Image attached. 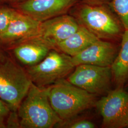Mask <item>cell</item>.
I'll use <instances>...</instances> for the list:
<instances>
[{
	"instance_id": "cell-4",
	"label": "cell",
	"mask_w": 128,
	"mask_h": 128,
	"mask_svg": "<svg viewBox=\"0 0 128 128\" xmlns=\"http://www.w3.org/2000/svg\"><path fill=\"white\" fill-rule=\"evenodd\" d=\"M32 82L26 69L8 55L0 61V98L17 112Z\"/></svg>"
},
{
	"instance_id": "cell-2",
	"label": "cell",
	"mask_w": 128,
	"mask_h": 128,
	"mask_svg": "<svg viewBox=\"0 0 128 128\" xmlns=\"http://www.w3.org/2000/svg\"><path fill=\"white\" fill-rule=\"evenodd\" d=\"M17 114L20 128H52L62 121L51 105L48 86L40 87L32 82Z\"/></svg>"
},
{
	"instance_id": "cell-7",
	"label": "cell",
	"mask_w": 128,
	"mask_h": 128,
	"mask_svg": "<svg viewBox=\"0 0 128 128\" xmlns=\"http://www.w3.org/2000/svg\"><path fill=\"white\" fill-rule=\"evenodd\" d=\"M66 79L92 94L105 95L110 90L112 76L110 66L81 64L74 68Z\"/></svg>"
},
{
	"instance_id": "cell-6",
	"label": "cell",
	"mask_w": 128,
	"mask_h": 128,
	"mask_svg": "<svg viewBox=\"0 0 128 128\" xmlns=\"http://www.w3.org/2000/svg\"><path fill=\"white\" fill-rule=\"evenodd\" d=\"M95 107L102 117V127H128V92L123 87L110 90L96 101Z\"/></svg>"
},
{
	"instance_id": "cell-18",
	"label": "cell",
	"mask_w": 128,
	"mask_h": 128,
	"mask_svg": "<svg viewBox=\"0 0 128 128\" xmlns=\"http://www.w3.org/2000/svg\"><path fill=\"white\" fill-rule=\"evenodd\" d=\"M12 112L9 106L0 98V128H7V121Z\"/></svg>"
},
{
	"instance_id": "cell-13",
	"label": "cell",
	"mask_w": 128,
	"mask_h": 128,
	"mask_svg": "<svg viewBox=\"0 0 128 128\" xmlns=\"http://www.w3.org/2000/svg\"><path fill=\"white\" fill-rule=\"evenodd\" d=\"M99 40L100 39L86 28L80 25L76 32L58 43L56 46V48L58 50L73 57Z\"/></svg>"
},
{
	"instance_id": "cell-14",
	"label": "cell",
	"mask_w": 128,
	"mask_h": 128,
	"mask_svg": "<svg viewBox=\"0 0 128 128\" xmlns=\"http://www.w3.org/2000/svg\"><path fill=\"white\" fill-rule=\"evenodd\" d=\"M110 68L117 87H123L128 80V30H124L120 40V50Z\"/></svg>"
},
{
	"instance_id": "cell-22",
	"label": "cell",
	"mask_w": 128,
	"mask_h": 128,
	"mask_svg": "<svg viewBox=\"0 0 128 128\" xmlns=\"http://www.w3.org/2000/svg\"><path fill=\"white\" fill-rule=\"evenodd\" d=\"M4 0H0V2H1L2 1H3Z\"/></svg>"
},
{
	"instance_id": "cell-19",
	"label": "cell",
	"mask_w": 128,
	"mask_h": 128,
	"mask_svg": "<svg viewBox=\"0 0 128 128\" xmlns=\"http://www.w3.org/2000/svg\"><path fill=\"white\" fill-rule=\"evenodd\" d=\"M112 0H81L84 2L92 5L110 4Z\"/></svg>"
},
{
	"instance_id": "cell-5",
	"label": "cell",
	"mask_w": 128,
	"mask_h": 128,
	"mask_svg": "<svg viewBox=\"0 0 128 128\" xmlns=\"http://www.w3.org/2000/svg\"><path fill=\"white\" fill-rule=\"evenodd\" d=\"M74 68L71 56L54 49L41 62L27 67L26 70L32 83L40 87H48L65 79Z\"/></svg>"
},
{
	"instance_id": "cell-1",
	"label": "cell",
	"mask_w": 128,
	"mask_h": 128,
	"mask_svg": "<svg viewBox=\"0 0 128 128\" xmlns=\"http://www.w3.org/2000/svg\"><path fill=\"white\" fill-rule=\"evenodd\" d=\"M70 12L78 23L99 39L120 41L125 29L109 4H89L81 0Z\"/></svg>"
},
{
	"instance_id": "cell-8",
	"label": "cell",
	"mask_w": 128,
	"mask_h": 128,
	"mask_svg": "<svg viewBox=\"0 0 128 128\" xmlns=\"http://www.w3.org/2000/svg\"><path fill=\"white\" fill-rule=\"evenodd\" d=\"M81 0H26L15 4L17 10L40 22L68 14Z\"/></svg>"
},
{
	"instance_id": "cell-10",
	"label": "cell",
	"mask_w": 128,
	"mask_h": 128,
	"mask_svg": "<svg viewBox=\"0 0 128 128\" xmlns=\"http://www.w3.org/2000/svg\"><path fill=\"white\" fill-rule=\"evenodd\" d=\"M41 23L16 10L8 27L0 36V43L9 47L38 36Z\"/></svg>"
},
{
	"instance_id": "cell-11",
	"label": "cell",
	"mask_w": 128,
	"mask_h": 128,
	"mask_svg": "<svg viewBox=\"0 0 128 128\" xmlns=\"http://www.w3.org/2000/svg\"><path fill=\"white\" fill-rule=\"evenodd\" d=\"M115 42L99 40L79 54L72 57L74 66L88 64L100 66H110L118 54Z\"/></svg>"
},
{
	"instance_id": "cell-15",
	"label": "cell",
	"mask_w": 128,
	"mask_h": 128,
	"mask_svg": "<svg viewBox=\"0 0 128 128\" xmlns=\"http://www.w3.org/2000/svg\"><path fill=\"white\" fill-rule=\"evenodd\" d=\"M109 5L120 20L125 30H128V0H112Z\"/></svg>"
},
{
	"instance_id": "cell-21",
	"label": "cell",
	"mask_w": 128,
	"mask_h": 128,
	"mask_svg": "<svg viewBox=\"0 0 128 128\" xmlns=\"http://www.w3.org/2000/svg\"><path fill=\"white\" fill-rule=\"evenodd\" d=\"M7 0L11 3L16 4H18L20 2H23L24 1H25L26 0Z\"/></svg>"
},
{
	"instance_id": "cell-20",
	"label": "cell",
	"mask_w": 128,
	"mask_h": 128,
	"mask_svg": "<svg viewBox=\"0 0 128 128\" xmlns=\"http://www.w3.org/2000/svg\"><path fill=\"white\" fill-rule=\"evenodd\" d=\"M8 54L6 52L4 46L0 43V61L4 60L7 56Z\"/></svg>"
},
{
	"instance_id": "cell-12",
	"label": "cell",
	"mask_w": 128,
	"mask_h": 128,
	"mask_svg": "<svg viewBox=\"0 0 128 128\" xmlns=\"http://www.w3.org/2000/svg\"><path fill=\"white\" fill-rule=\"evenodd\" d=\"M80 25L72 15L66 14L42 22L38 36L56 48L76 32Z\"/></svg>"
},
{
	"instance_id": "cell-17",
	"label": "cell",
	"mask_w": 128,
	"mask_h": 128,
	"mask_svg": "<svg viewBox=\"0 0 128 128\" xmlns=\"http://www.w3.org/2000/svg\"><path fill=\"white\" fill-rule=\"evenodd\" d=\"M56 126H62L63 128H94L96 125L91 121L85 119L62 121Z\"/></svg>"
},
{
	"instance_id": "cell-16",
	"label": "cell",
	"mask_w": 128,
	"mask_h": 128,
	"mask_svg": "<svg viewBox=\"0 0 128 128\" xmlns=\"http://www.w3.org/2000/svg\"><path fill=\"white\" fill-rule=\"evenodd\" d=\"M15 12V9L0 6V36L8 27Z\"/></svg>"
},
{
	"instance_id": "cell-23",
	"label": "cell",
	"mask_w": 128,
	"mask_h": 128,
	"mask_svg": "<svg viewBox=\"0 0 128 128\" xmlns=\"http://www.w3.org/2000/svg\"><path fill=\"white\" fill-rule=\"evenodd\" d=\"M127 86H128V85H127Z\"/></svg>"
},
{
	"instance_id": "cell-3",
	"label": "cell",
	"mask_w": 128,
	"mask_h": 128,
	"mask_svg": "<svg viewBox=\"0 0 128 128\" xmlns=\"http://www.w3.org/2000/svg\"><path fill=\"white\" fill-rule=\"evenodd\" d=\"M51 106L62 121L73 119L85 110L95 107L96 96L63 79L48 86Z\"/></svg>"
},
{
	"instance_id": "cell-9",
	"label": "cell",
	"mask_w": 128,
	"mask_h": 128,
	"mask_svg": "<svg viewBox=\"0 0 128 128\" xmlns=\"http://www.w3.org/2000/svg\"><path fill=\"white\" fill-rule=\"evenodd\" d=\"M54 49H56L55 46L38 35L20 41L8 48L16 60L27 67L38 64Z\"/></svg>"
}]
</instances>
